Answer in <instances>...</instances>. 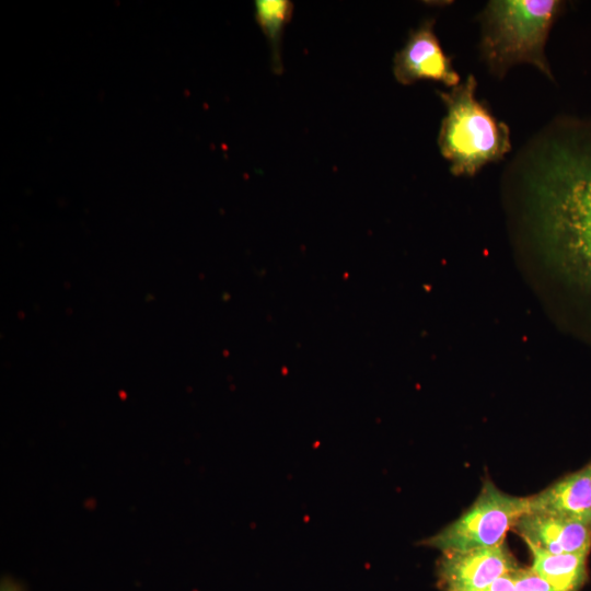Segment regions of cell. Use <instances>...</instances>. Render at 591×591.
Here are the masks:
<instances>
[{
	"label": "cell",
	"instance_id": "6da1fadb",
	"mask_svg": "<svg viewBox=\"0 0 591 591\" xmlns=\"http://www.w3.org/2000/svg\"><path fill=\"white\" fill-rule=\"evenodd\" d=\"M561 136L531 182L536 232L548 258L591 290V125Z\"/></svg>",
	"mask_w": 591,
	"mask_h": 591
},
{
	"label": "cell",
	"instance_id": "7a4b0ae2",
	"mask_svg": "<svg viewBox=\"0 0 591 591\" xmlns=\"http://www.w3.org/2000/svg\"><path fill=\"white\" fill-rule=\"evenodd\" d=\"M476 85L470 74L449 92L437 91L447 108L438 144L455 176H472L511 150L509 127L476 99Z\"/></svg>",
	"mask_w": 591,
	"mask_h": 591
},
{
	"label": "cell",
	"instance_id": "3957f363",
	"mask_svg": "<svg viewBox=\"0 0 591 591\" xmlns=\"http://www.w3.org/2000/svg\"><path fill=\"white\" fill-rule=\"evenodd\" d=\"M563 3L557 0H495L484 12L482 53L490 69L503 74L529 62L552 77L544 48Z\"/></svg>",
	"mask_w": 591,
	"mask_h": 591
},
{
	"label": "cell",
	"instance_id": "277c9868",
	"mask_svg": "<svg viewBox=\"0 0 591 591\" xmlns=\"http://www.w3.org/2000/svg\"><path fill=\"white\" fill-rule=\"evenodd\" d=\"M528 511L529 497L508 495L485 480L466 511L421 543L442 553L498 546Z\"/></svg>",
	"mask_w": 591,
	"mask_h": 591
},
{
	"label": "cell",
	"instance_id": "5b68a950",
	"mask_svg": "<svg viewBox=\"0 0 591 591\" xmlns=\"http://www.w3.org/2000/svg\"><path fill=\"white\" fill-rule=\"evenodd\" d=\"M433 20L424 21L409 36L393 60L395 79L404 85L418 80L440 81L453 88L460 83L451 59L444 54L433 31Z\"/></svg>",
	"mask_w": 591,
	"mask_h": 591
},
{
	"label": "cell",
	"instance_id": "8992f818",
	"mask_svg": "<svg viewBox=\"0 0 591 591\" xmlns=\"http://www.w3.org/2000/svg\"><path fill=\"white\" fill-rule=\"evenodd\" d=\"M517 568L503 544L443 553L439 576L445 591H487L501 576Z\"/></svg>",
	"mask_w": 591,
	"mask_h": 591
},
{
	"label": "cell",
	"instance_id": "52a82bcc",
	"mask_svg": "<svg viewBox=\"0 0 591 591\" xmlns=\"http://www.w3.org/2000/svg\"><path fill=\"white\" fill-rule=\"evenodd\" d=\"M526 545L552 554H586L591 551V526L572 519L526 512L515 525Z\"/></svg>",
	"mask_w": 591,
	"mask_h": 591
},
{
	"label": "cell",
	"instance_id": "ba28073f",
	"mask_svg": "<svg viewBox=\"0 0 591 591\" xmlns=\"http://www.w3.org/2000/svg\"><path fill=\"white\" fill-rule=\"evenodd\" d=\"M528 512L578 520L591 526V461L529 497Z\"/></svg>",
	"mask_w": 591,
	"mask_h": 591
},
{
	"label": "cell",
	"instance_id": "9c48e42d",
	"mask_svg": "<svg viewBox=\"0 0 591 591\" xmlns=\"http://www.w3.org/2000/svg\"><path fill=\"white\" fill-rule=\"evenodd\" d=\"M533 563L531 569L546 580L555 591H579L587 579L586 554H552L528 545Z\"/></svg>",
	"mask_w": 591,
	"mask_h": 591
},
{
	"label": "cell",
	"instance_id": "30bf717a",
	"mask_svg": "<svg viewBox=\"0 0 591 591\" xmlns=\"http://www.w3.org/2000/svg\"><path fill=\"white\" fill-rule=\"evenodd\" d=\"M292 12L293 4L288 0L255 1L256 21L269 42L275 72L281 71L280 38L283 27L291 19Z\"/></svg>",
	"mask_w": 591,
	"mask_h": 591
},
{
	"label": "cell",
	"instance_id": "8fae6325",
	"mask_svg": "<svg viewBox=\"0 0 591 591\" xmlns=\"http://www.w3.org/2000/svg\"><path fill=\"white\" fill-rule=\"evenodd\" d=\"M517 591H555L553 587L531 568H515L511 571Z\"/></svg>",
	"mask_w": 591,
	"mask_h": 591
},
{
	"label": "cell",
	"instance_id": "7c38bea8",
	"mask_svg": "<svg viewBox=\"0 0 591 591\" xmlns=\"http://www.w3.org/2000/svg\"><path fill=\"white\" fill-rule=\"evenodd\" d=\"M487 591H517L511 572L496 579Z\"/></svg>",
	"mask_w": 591,
	"mask_h": 591
},
{
	"label": "cell",
	"instance_id": "4fadbf2b",
	"mask_svg": "<svg viewBox=\"0 0 591 591\" xmlns=\"http://www.w3.org/2000/svg\"><path fill=\"white\" fill-rule=\"evenodd\" d=\"M0 591H26V589L15 579L3 577L0 582Z\"/></svg>",
	"mask_w": 591,
	"mask_h": 591
}]
</instances>
